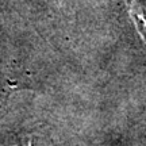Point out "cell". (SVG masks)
<instances>
[{"label": "cell", "mask_w": 146, "mask_h": 146, "mask_svg": "<svg viewBox=\"0 0 146 146\" xmlns=\"http://www.w3.org/2000/svg\"><path fill=\"white\" fill-rule=\"evenodd\" d=\"M126 3L129 5L131 18L135 21L138 31L146 42V7L142 5L138 0H126Z\"/></svg>", "instance_id": "6da1fadb"}]
</instances>
